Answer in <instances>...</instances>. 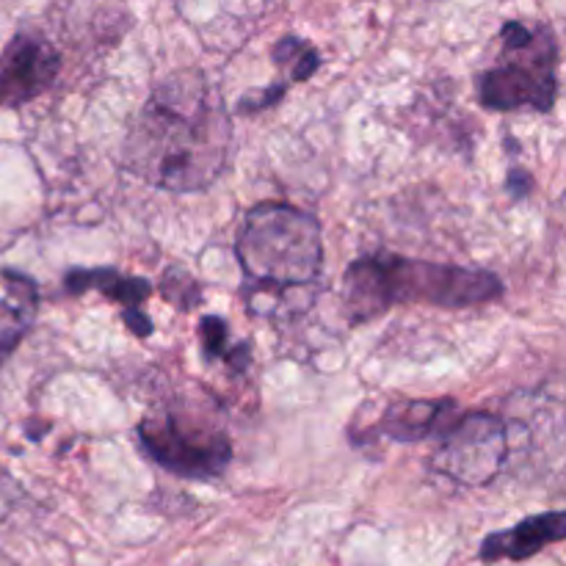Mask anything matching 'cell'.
Segmentation results:
<instances>
[{
	"label": "cell",
	"mask_w": 566,
	"mask_h": 566,
	"mask_svg": "<svg viewBox=\"0 0 566 566\" xmlns=\"http://www.w3.org/2000/svg\"><path fill=\"white\" fill-rule=\"evenodd\" d=\"M232 122L219 88L199 70L155 83L122 142V166L171 193H197L227 169Z\"/></svg>",
	"instance_id": "cell-1"
},
{
	"label": "cell",
	"mask_w": 566,
	"mask_h": 566,
	"mask_svg": "<svg viewBox=\"0 0 566 566\" xmlns=\"http://www.w3.org/2000/svg\"><path fill=\"white\" fill-rule=\"evenodd\" d=\"M501 296L503 282L490 271L426 263L392 252L354 260L343 274V310L352 324L379 318L398 304L462 310Z\"/></svg>",
	"instance_id": "cell-2"
},
{
	"label": "cell",
	"mask_w": 566,
	"mask_h": 566,
	"mask_svg": "<svg viewBox=\"0 0 566 566\" xmlns=\"http://www.w3.org/2000/svg\"><path fill=\"white\" fill-rule=\"evenodd\" d=\"M235 258L254 291L291 302L324 271V232L315 216L293 205L260 202L247 213Z\"/></svg>",
	"instance_id": "cell-3"
},
{
	"label": "cell",
	"mask_w": 566,
	"mask_h": 566,
	"mask_svg": "<svg viewBox=\"0 0 566 566\" xmlns=\"http://www.w3.org/2000/svg\"><path fill=\"white\" fill-rule=\"evenodd\" d=\"M497 39V64L479 75L481 105L486 111H553L558 99V42L551 25L512 20Z\"/></svg>",
	"instance_id": "cell-4"
},
{
	"label": "cell",
	"mask_w": 566,
	"mask_h": 566,
	"mask_svg": "<svg viewBox=\"0 0 566 566\" xmlns=\"http://www.w3.org/2000/svg\"><path fill=\"white\" fill-rule=\"evenodd\" d=\"M138 440L155 464L188 481L221 479L232 462V442L219 418L188 403L147 415L138 423Z\"/></svg>",
	"instance_id": "cell-5"
},
{
	"label": "cell",
	"mask_w": 566,
	"mask_h": 566,
	"mask_svg": "<svg viewBox=\"0 0 566 566\" xmlns=\"http://www.w3.org/2000/svg\"><path fill=\"white\" fill-rule=\"evenodd\" d=\"M440 437L431 464L462 486L490 484L509 457L506 423L490 412L457 415Z\"/></svg>",
	"instance_id": "cell-6"
},
{
	"label": "cell",
	"mask_w": 566,
	"mask_h": 566,
	"mask_svg": "<svg viewBox=\"0 0 566 566\" xmlns=\"http://www.w3.org/2000/svg\"><path fill=\"white\" fill-rule=\"evenodd\" d=\"M59 70V50L42 33H17L0 53V108L31 103L53 86Z\"/></svg>",
	"instance_id": "cell-7"
},
{
	"label": "cell",
	"mask_w": 566,
	"mask_h": 566,
	"mask_svg": "<svg viewBox=\"0 0 566 566\" xmlns=\"http://www.w3.org/2000/svg\"><path fill=\"white\" fill-rule=\"evenodd\" d=\"M566 536V514L545 512L523 520L506 531H495L481 542L479 558L484 564L495 562H528L545 547L558 545Z\"/></svg>",
	"instance_id": "cell-8"
},
{
	"label": "cell",
	"mask_w": 566,
	"mask_h": 566,
	"mask_svg": "<svg viewBox=\"0 0 566 566\" xmlns=\"http://www.w3.org/2000/svg\"><path fill=\"white\" fill-rule=\"evenodd\" d=\"M36 313V282L17 271H0V365L25 340Z\"/></svg>",
	"instance_id": "cell-9"
},
{
	"label": "cell",
	"mask_w": 566,
	"mask_h": 566,
	"mask_svg": "<svg viewBox=\"0 0 566 566\" xmlns=\"http://www.w3.org/2000/svg\"><path fill=\"white\" fill-rule=\"evenodd\" d=\"M457 420V401L437 398V401H398L381 415L379 431L398 442H420L442 434Z\"/></svg>",
	"instance_id": "cell-10"
},
{
	"label": "cell",
	"mask_w": 566,
	"mask_h": 566,
	"mask_svg": "<svg viewBox=\"0 0 566 566\" xmlns=\"http://www.w3.org/2000/svg\"><path fill=\"white\" fill-rule=\"evenodd\" d=\"M70 293H88L99 291L111 302L125 304V307H138L144 298L153 293V285L142 276H125L116 269H75L64 280Z\"/></svg>",
	"instance_id": "cell-11"
},
{
	"label": "cell",
	"mask_w": 566,
	"mask_h": 566,
	"mask_svg": "<svg viewBox=\"0 0 566 566\" xmlns=\"http://www.w3.org/2000/svg\"><path fill=\"white\" fill-rule=\"evenodd\" d=\"M276 66L291 70V83H304L321 70L318 50L298 36H285L274 44Z\"/></svg>",
	"instance_id": "cell-12"
},
{
	"label": "cell",
	"mask_w": 566,
	"mask_h": 566,
	"mask_svg": "<svg viewBox=\"0 0 566 566\" xmlns=\"http://www.w3.org/2000/svg\"><path fill=\"white\" fill-rule=\"evenodd\" d=\"M199 337H202V348L208 359H230V365H235L238 370L247 368V346H232L230 329H227L224 318H219V315H205V318L199 321Z\"/></svg>",
	"instance_id": "cell-13"
},
{
	"label": "cell",
	"mask_w": 566,
	"mask_h": 566,
	"mask_svg": "<svg viewBox=\"0 0 566 566\" xmlns=\"http://www.w3.org/2000/svg\"><path fill=\"white\" fill-rule=\"evenodd\" d=\"M285 88L287 83H274V86L263 88V92H254V94H247V97L241 99V105H238V114H258V111H265L271 108V105L280 103L282 97H285Z\"/></svg>",
	"instance_id": "cell-14"
},
{
	"label": "cell",
	"mask_w": 566,
	"mask_h": 566,
	"mask_svg": "<svg viewBox=\"0 0 566 566\" xmlns=\"http://www.w3.org/2000/svg\"><path fill=\"white\" fill-rule=\"evenodd\" d=\"M122 318H125V324L130 326V332H136L138 337L153 335V321H149L147 313H142L138 307H125Z\"/></svg>",
	"instance_id": "cell-15"
}]
</instances>
